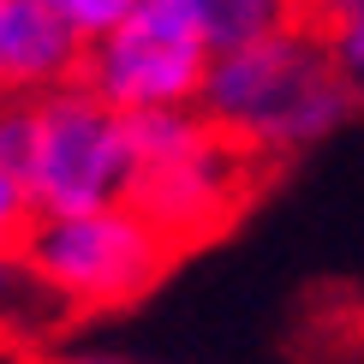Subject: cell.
<instances>
[{
    "mask_svg": "<svg viewBox=\"0 0 364 364\" xmlns=\"http://www.w3.org/2000/svg\"><path fill=\"white\" fill-rule=\"evenodd\" d=\"M54 6L66 12L72 30H78V36L90 42V36H102V30H114L132 6H138V0H54Z\"/></svg>",
    "mask_w": 364,
    "mask_h": 364,
    "instance_id": "30bf717a",
    "label": "cell"
},
{
    "mask_svg": "<svg viewBox=\"0 0 364 364\" xmlns=\"http://www.w3.org/2000/svg\"><path fill=\"white\" fill-rule=\"evenodd\" d=\"M197 108L209 126H221L233 144L269 161H287L299 149L323 144L328 132H341L358 114L328 42L311 24H287L257 42L209 54Z\"/></svg>",
    "mask_w": 364,
    "mask_h": 364,
    "instance_id": "6da1fadb",
    "label": "cell"
},
{
    "mask_svg": "<svg viewBox=\"0 0 364 364\" xmlns=\"http://www.w3.org/2000/svg\"><path fill=\"white\" fill-rule=\"evenodd\" d=\"M84 66V36L54 0H0V90H42L72 84Z\"/></svg>",
    "mask_w": 364,
    "mask_h": 364,
    "instance_id": "8992f818",
    "label": "cell"
},
{
    "mask_svg": "<svg viewBox=\"0 0 364 364\" xmlns=\"http://www.w3.org/2000/svg\"><path fill=\"white\" fill-rule=\"evenodd\" d=\"M209 42L197 36L179 0H138L114 30L84 42L78 84L96 90L108 108H186L203 90Z\"/></svg>",
    "mask_w": 364,
    "mask_h": 364,
    "instance_id": "5b68a950",
    "label": "cell"
},
{
    "mask_svg": "<svg viewBox=\"0 0 364 364\" xmlns=\"http://www.w3.org/2000/svg\"><path fill=\"white\" fill-rule=\"evenodd\" d=\"M30 364H132V358H102V353H72V358H30Z\"/></svg>",
    "mask_w": 364,
    "mask_h": 364,
    "instance_id": "8fae6325",
    "label": "cell"
},
{
    "mask_svg": "<svg viewBox=\"0 0 364 364\" xmlns=\"http://www.w3.org/2000/svg\"><path fill=\"white\" fill-rule=\"evenodd\" d=\"M138 156H132L126 114L108 108L78 78L36 96V144H30L24 186L36 197V215H72V209L126 203Z\"/></svg>",
    "mask_w": 364,
    "mask_h": 364,
    "instance_id": "277c9868",
    "label": "cell"
},
{
    "mask_svg": "<svg viewBox=\"0 0 364 364\" xmlns=\"http://www.w3.org/2000/svg\"><path fill=\"white\" fill-rule=\"evenodd\" d=\"M316 36L328 42V54H335L346 90H353V108L364 114V0H346L335 18L316 30Z\"/></svg>",
    "mask_w": 364,
    "mask_h": 364,
    "instance_id": "ba28073f",
    "label": "cell"
},
{
    "mask_svg": "<svg viewBox=\"0 0 364 364\" xmlns=\"http://www.w3.org/2000/svg\"><path fill=\"white\" fill-rule=\"evenodd\" d=\"M18 257L78 316V311L138 305L186 251L126 197V203H102V209H72V215H36Z\"/></svg>",
    "mask_w": 364,
    "mask_h": 364,
    "instance_id": "3957f363",
    "label": "cell"
},
{
    "mask_svg": "<svg viewBox=\"0 0 364 364\" xmlns=\"http://www.w3.org/2000/svg\"><path fill=\"white\" fill-rule=\"evenodd\" d=\"M30 227H36V197H30V186H24L18 173L0 168V257L24 251Z\"/></svg>",
    "mask_w": 364,
    "mask_h": 364,
    "instance_id": "9c48e42d",
    "label": "cell"
},
{
    "mask_svg": "<svg viewBox=\"0 0 364 364\" xmlns=\"http://www.w3.org/2000/svg\"><path fill=\"white\" fill-rule=\"evenodd\" d=\"M179 6H186V18L197 24V36L209 42V54L299 24V0H179Z\"/></svg>",
    "mask_w": 364,
    "mask_h": 364,
    "instance_id": "52a82bcc",
    "label": "cell"
},
{
    "mask_svg": "<svg viewBox=\"0 0 364 364\" xmlns=\"http://www.w3.org/2000/svg\"><path fill=\"white\" fill-rule=\"evenodd\" d=\"M126 132H132V156H138L132 203L179 251L221 239L245 215V203L263 191V179L281 168V161L233 144L221 126H209L197 102H186V108H138V114H126Z\"/></svg>",
    "mask_w": 364,
    "mask_h": 364,
    "instance_id": "7a4b0ae2",
    "label": "cell"
}]
</instances>
